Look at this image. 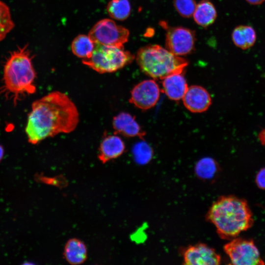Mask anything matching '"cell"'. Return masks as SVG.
<instances>
[{
  "label": "cell",
  "instance_id": "cell-22",
  "mask_svg": "<svg viewBox=\"0 0 265 265\" xmlns=\"http://www.w3.org/2000/svg\"><path fill=\"white\" fill-rule=\"evenodd\" d=\"M173 4L178 13L184 18L193 16L197 5L195 0H173Z\"/></svg>",
  "mask_w": 265,
  "mask_h": 265
},
{
  "label": "cell",
  "instance_id": "cell-6",
  "mask_svg": "<svg viewBox=\"0 0 265 265\" xmlns=\"http://www.w3.org/2000/svg\"><path fill=\"white\" fill-rule=\"evenodd\" d=\"M130 32L113 20L104 19L96 23L88 36L95 44L122 47L128 42Z\"/></svg>",
  "mask_w": 265,
  "mask_h": 265
},
{
  "label": "cell",
  "instance_id": "cell-2",
  "mask_svg": "<svg viewBox=\"0 0 265 265\" xmlns=\"http://www.w3.org/2000/svg\"><path fill=\"white\" fill-rule=\"evenodd\" d=\"M220 238L232 239L254 223L253 214L247 201L234 195L222 196L214 201L206 214Z\"/></svg>",
  "mask_w": 265,
  "mask_h": 265
},
{
  "label": "cell",
  "instance_id": "cell-11",
  "mask_svg": "<svg viewBox=\"0 0 265 265\" xmlns=\"http://www.w3.org/2000/svg\"><path fill=\"white\" fill-rule=\"evenodd\" d=\"M182 100L186 108L193 113L204 112L212 104L211 97L208 91L199 85L188 87Z\"/></svg>",
  "mask_w": 265,
  "mask_h": 265
},
{
  "label": "cell",
  "instance_id": "cell-8",
  "mask_svg": "<svg viewBox=\"0 0 265 265\" xmlns=\"http://www.w3.org/2000/svg\"><path fill=\"white\" fill-rule=\"evenodd\" d=\"M161 26L166 29L165 47L171 53L180 56L190 53L194 50V31L183 26H169L164 22Z\"/></svg>",
  "mask_w": 265,
  "mask_h": 265
},
{
  "label": "cell",
  "instance_id": "cell-21",
  "mask_svg": "<svg viewBox=\"0 0 265 265\" xmlns=\"http://www.w3.org/2000/svg\"><path fill=\"white\" fill-rule=\"evenodd\" d=\"M132 151L135 161L141 164L148 162L153 155L152 149L147 143L144 141L135 144Z\"/></svg>",
  "mask_w": 265,
  "mask_h": 265
},
{
  "label": "cell",
  "instance_id": "cell-10",
  "mask_svg": "<svg viewBox=\"0 0 265 265\" xmlns=\"http://www.w3.org/2000/svg\"><path fill=\"white\" fill-rule=\"evenodd\" d=\"M184 264L189 265H215L221 263V257L205 243L188 246L183 252Z\"/></svg>",
  "mask_w": 265,
  "mask_h": 265
},
{
  "label": "cell",
  "instance_id": "cell-12",
  "mask_svg": "<svg viewBox=\"0 0 265 265\" xmlns=\"http://www.w3.org/2000/svg\"><path fill=\"white\" fill-rule=\"evenodd\" d=\"M115 134L128 137H138L143 139L146 134L134 116L128 112H122L115 116L112 121Z\"/></svg>",
  "mask_w": 265,
  "mask_h": 265
},
{
  "label": "cell",
  "instance_id": "cell-3",
  "mask_svg": "<svg viewBox=\"0 0 265 265\" xmlns=\"http://www.w3.org/2000/svg\"><path fill=\"white\" fill-rule=\"evenodd\" d=\"M27 45L12 52L3 67L0 92L16 105L24 96L36 91V73Z\"/></svg>",
  "mask_w": 265,
  "mask_h": 265
},
{
  "label": "cell",
  "instance_id": "cell-27",
  "mask_svg": "<svg viewBox=\"0 0 265 265\" xmlns=\"http://www.w3.org/2000/svg\"><path fill=\"white\" fill-rule=\"evenodd\" d=\"M4 155V149L2 146L0 145V161L2 159Z\"/></svg>",
  "mask_w": 265,
  "mask_h": 265
},
{
  "label": "cell",
  "instance_id": "cell-19",
  "mask_svg": "<svg viewBox=\"0 0 265 265\" xmlns=\"http://www.w3.org/2000/svg\"><path fill=\"white\" fill-rule=\"evenodd\" d=\"M106 10L112 18L123 21L130 16L131 6L129 0H110L107 5Z\"/></svg>",
  "mask_w": 265,
  "mask_h": 265
},
{
  "label": "cell",
  "instance_id": "cell-26",
  "mask_svg": "<svg viewBox=\"0 0 265 265\" xmlns=\"http://www.w3.org/2000/svg\"><path fill=\"white\" fill-rule=\"evenodd\" d=\"M248 3L252 5H259L265 1V0H245Z\"/></svg>",
  "mask_w": 265,
  "mask_h": 265
},
{
  "label": "cell",
  "instance_id": "cell-25",
  "mask_svg": "<svg viewBox=\"0 0 265 265\" xmlns=\"http://www.w3.org/2000/svg\"><path fill=\"white\" fill-rule=\"evenodd\" d=\"M259 138L261 143L265 146V129L262 130L259 134Z\"/></svg>",
  "mask_w": 265,
  "mask_h": 265
},
{
  "label": "cell",
  "instance_id": "cell-7",
  "mask_svg": "<svg viewBox=\"0 0 265 265\" xmlns=\"http://www.w3.org/2000/svg\"><path fill=\"white\" fill-rule=\"evenodd\" d=\"M231 263L235 265H263L265 263L251 239L235 238L224 246Z\"/></svg>",
  "mask_w": 265,
  "mask_h": 265
},
{
  "label": "cell",
  "instance_id": "cell-20",
  "mask_svg": "<svg viewBox=\"0 0 265 265\" xmlns=\"http://www.w3.org/2000/svg\"><path fill=\"white\" fill-rule=\"evenodd\" d=\"M14 26V24L8 6L0 0V41L6 37Z\"/></svg>",
  "mask_w": 265,
  "mask_h": 265
},
{
  "label": "cell",
  "instance_id": "cell-17",
  "mask_svg": "<svg viewBox=\"0 0 265 265\" xmlns=\"http://www.w3.org/2000/svg\"><path fill=\"white\" fill-rule=\"evenodd\" d=\"M256 38L255 29L248 25L238 26L232 33V39L234 44L242 50L251 48L255 44Z\"/></svg>",
  "mask_w": 265,
  "mask_h": 265
},
{
  "label": "cell",
  "instance_id": "cell-23",
  "mask_svg": "<svg viewBox=\"0 0 265 265\" xmlns=\"http://www.w3.org/2000/svg\"><path fill=\"white\" fill-rule=\"evenodd\" d=\"M215 161L210 158H206L200 160L196 165V170L200 173H210L216 168Z\"/></svg>",
  "mask_w": 265,
  "mask_h": 265
},
{
  "label": "cell",
  "instance_id": "cell-1",
  "mask_svg": "<svg viewBox=\"0 0 265 265\" xmlns=\"http://www.w3.org/2000/svg\"><path fill=\"white\" fill-rule=\"evenodd\" d=\"M79 121V112L73 101L65 93L53 91L32 104L25 132L28 142L36 144L60 133L72 132Z\"/></svg>",
  "mask_w": 265,
  "mask_h": 265
},
{
  "label": "cell",
  "instance_id": "cell-24",
  "mask_svg": "<svg viewBox=\"0 0 265 265\" xmlns=\"http://www.w3.org/2000/svg\"><path fill=\"white\" fill-rule=\"evenodd\" d=\"M255 181L258 187L265 189V168L261 169L258 172L256 177Z\"/></svg>",
  "mask_w": 265,
  "mask_h": 265
},
{
  "label": "cell",
  "instance_id": "cell-13",
  "mask_svg": "<svg viewBox=\"0 0 265 265\" xmlns=\"http://www.w3.org/2000/svg\"><path fill=\"white\" fill-rule=\"evenodd\" d=\"M99 150L98 159L105 163L122 155L125 152V145L119 136L109 135L102 140Z\"/></svg>",
  "mask_w": 265,
  "mask_h": 265
},
{
  "label": "cell",
  "instance_id": "cell-4",
  "mask_svg": "<svg viewBox=\"0 0 265 265\" xmlns=\"http://www.w3.org/2000/svg\"><path fill=\"white\" fill-rule=\"evenodd\" d=\"M141 71L154 80L183 73L188 65L186 59L158 45H149L139 49L135 57Z\"/></svg>",
  "mask_w": 265,
  "mask_h": 265
},
{
  "label": "cell",
  "instance_id": "cell-16",
  "mask_svg": "<svg viewBox=\"0 0 265 265\" xmlns=\"http://www.w3.org/2000/svg\"><path fill=\"white\" fill-rule=\"evenodd\" d=\"M195 23L203 27L212 25L217 17V12L210 0H201L196 5L193 14Z\"/></svg>",
  "mask_w": 265,
  "mask_h": 265
},
{
  "label": "cell",
  "instance_id": "cell-9",
  "mask_svg": "<svg viewBox=\"0 0 265 265\" xmlns=\"http://www.w3.org/2000/svg\"><path fill=\"white\" fill-rule=\"evenodd\" d=\"M160 93L159 87L154 79L144 80L132 88L129 102L136 107L146 110L156 105Z\"/></svg>",
  "mask_w": 265,
  "mask_h": 265
},
{
  "label": "cell",
  "instance_id": "cell-18",
  "mask_svg": "<svg viewBox=\"0 0 265 265\" xmlns=\"http://www.w3.org/2000/svg\"><path fill=\"white\" fill-rule=\"evenodd\" d=\"M95 45V43L88 35L80 34L73 40L71 44V50L76 56L85 59L91 55Z\"/></svg>",
  "mask_w": 265,
  "mask_h": 265
},
{
  "label": "cell",
  "instance_id": "cell-5",
  "mask_svg": "<svg viewBox=\"0 0 265 265\" xmlns=\"http://www.w3.org/2000/svg\"><path fill=\"white\" fill-rule=\"evenodd\" d=\"M134 58L135 56L125 50L123 46L95 44L91 55L82 59V62L95 71L104 74L115 72L131 63Z\"/></svg>",
  "mask_w": 265,
  "mask_h": 265
},
{
  "label": "cell",
  "instance_id": "cell-15",
  "mask_svg": "<svg viewBox=\"0 0 265 265\" xmlns=\"http://www.w3.org/2000/svg\"><path fill=\"white\" fill-rule=\"evenodd\" d=\"M63 254L64 258L70 264L80 265L87 259V249L82 240L72 238L66 242Z\"/></svg>",
  "mask_w": 265,
  "mask_h": 265
},
{
  "label": "cell",
  "instance_id": "cell-14",
  "mask_svg": "<svg viewBox=\"0 0 265 265\" xmlns=\"http://www.w3.org/2000/svg\"><path fill=\"white\" fill-rule=\"evenodd\" d=\"M162 80L163 90L169 99L182 100L188 87L183 73L169 75Z\"/></svg>",
  "mask_w": 265,
  "mask_h": 265
}]
</instances>
